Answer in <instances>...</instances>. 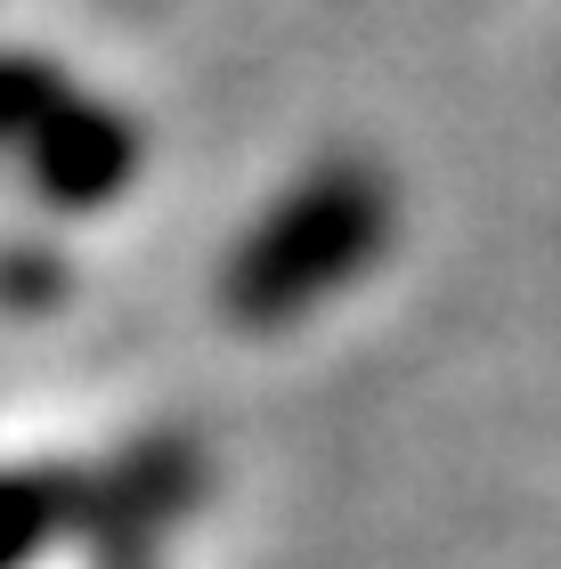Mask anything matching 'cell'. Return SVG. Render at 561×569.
<instances>
[{"instance_id": "6da1fadb", "label": "cell", "mask_w": 561, "mask_h": 569, "mask_svg": "<svg viewBox=\"0 0 561 569\" xmlns=\"http://www.w3.org/2000/svg\"><path fill=\"white\" fill-rule=\"evenodd\" d=\"M391 244V179L359 154H325L252 220V237L220 269V318L244 333H277L334 301Z\"/></svg>"}, {"instance_id": "277c9868", "label": "cell", "mask_w": 561, "mask_h": 569, "mask_svg": "<svg viewBox=\"0 0 561 569\" xmlns=\"http://www.w3.org/2000/svg\"><path fill=\"white\" fill-rule=\"evenodd\" d=\"M82 90L66 66L33 58V49H0V154H24L41 139V122Z\"/></svg>"}, {"instance_id": "3957f363", "label": "cell", "mask_w": 561, "mask_h": 569, "mask_svg": "<svg viewBox=\"0 0 561 569\" xmlns=\"http://www.w3.org/2000/svg\"><path fill=\"white\" fill-rule=\"evenodd\" d=\"M73 512H82V480H73V472L9 463V472H0V569H24Z\"/></svg>"}, {"instance_id": "7a4b0ae2", "label": "cell", "mask_w": 561, "mask_h": 569, "mask_svg": "<svg viewBox=\"0 0 561 569\" xmlns=\"http://www.w3.org/2000/svg\"><path fill=\"white\" fill-rule=\"evenodd\" d=\"M24 188L58 212H98L139 179V122L98 90H73L58 114L41 122V139L17 154Z\"/></svg>"}]
</instances>
